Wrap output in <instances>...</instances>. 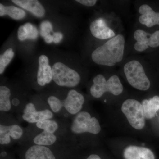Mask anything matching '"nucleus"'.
<instances>
[{"label": "nucleus", "instance_id": "obj_31", "mask_svg": "<svg viewBox=\"0 0 159 159\" xmlns=\"http://www.w3.org/2000/svg\"><path fill=\"white\" fill-rule=\"evenodd\" d=\"M86 159H101V158L97 155L92 154L90 155Z\"/></svg>", "mask_w": 159, "mask_h": 159}, {"label": "nucleus", "instance_id": "obj_28", "mask_svg": "<svg viewBox=\"0 0 159 159\" xmlns=\"http://www.w3.org/2000/svg\"><path fill=\"white\" fill-rule=\"evenodd\" d=\"M76 2L84 6L91 7L95 6L97 3V0H77Z\"/></svg>", "mask_w": 159, "mask_h": 159}, {"label": "nucleus", "instance_id": "obj_1", "mask_svg": "<svg viewBox=\"0 0 159 159\" xmlns=\"http://www.w3.org/2000/svg\"><path fill=\"white\" fill-rule=\"evenodd\" d=\"M125 43L123 35L118 34L94 50L92 59L99 65L113 66L123 59Z\"/></svg>", "mask_w": 159, "mask_h": 159}, {"label": "nucleus", "instance_id": "obj_17", "mask_svg": "<svg viewBox=\"0 0 159 159\" xmlns=\"http://www.w3.org/2000/svg\"><path fill=\"white\" fill-rule=\"evenodd\" d=\"M9 16L15 20H20L25 17L26 13L25 10L13 6H5L0 4V16Z\"/></svg>", "mask_w": 159, "mask_h": 159}, {"label": "nucleus", "instance_id": "obj_8", "mask_svg": "<svg viewBox=\"0 0 159 159\" xmlns=\"http://www.w3.org/2000/svg\"><path fill=\"white\" fill-rule=\"evenodd\" d=\"M62 101V107L69 114L77 115L80 112L84 102V98L82 94L76 90L69 91L66 97Z\"/></svg>", "mask_w": 159, "mask_h": 159}, {"label": "nucleus", "instance_id": "obj_13", "mask_svg": "<svg viewBox=\"0 0 159 159\" xmlns=\"http://www.w3.org/2000/svg\"><path fill=\"white\" fill-rule=\"evenodd\" d=\"M11 2L36 17H43L45 15V9L37 0H12Z\"/></svg>", "mask_w": 159, "mask_h": 159}, {"label": "nucleus", "instance_id": "obj_27", "mask_svg": "<svg viewBox=\"0 0 159 159\" xmlns=\"http://www.w3.org/2000/svg\"><path fill=\"white\" fill-rule=\"evenodd\" d=\"M18 38L20 41H24L29 38L28 31L25 26L24 25L20 26L18 30Z\"/></svg>", "mask_w": 159, "mask_h": 159}, {"label": "nucleus", "instance_id": "obj_16", "mask_svg": "<svg viewBox=\"0 0 159 159\" xmlns=\"http://www.w3.org/2000/svg\"><path fill=\"white\" fill-rule=\"evenodd\" d=\"M145 118L151 119L155 116L159 110V97L154 96L149 99H144L142 102Z\"/></svg>", "mask_w": 159, "mask_h": 159}, {"label": "nucleus", "instance_id": "obj_23", "mask_svg": "<svg viewBox=\"0 0 159 159\" xmlns=\"http://www.w3.org/2000/svg\"><path fill=\"white\" fill-rule=\"evenodd\" d=\"M47 102L52 112L54 113H58L63 108L61 99L55 96H50L47 99Z\"/></svg>", "mask_w": 159, "mask_h": 159}, {"label": "nucleus", "instance_id": "obj_25", "mask_svg": "<svg viewBox=\"0 0 159 159\" xmlns=\"http://www.w3.org/2000/svg\"><path fill=\"white\" fill-rule=\"evenodd\" d=\"M147 45L151 48H156L159 46V30L151 34L147 41Z\"/></svg>", "mask_w": 159, "mask_h": 159}, {"label": "nucleus", "instance_id": "obj_15", "mask_svg": "<svg viewBox=\"0 0 159 159\" xmlns=\"http://www.w3.org/2000/svg\"><path fill=\"white\" fill-rule=\"evenodd\" d=\"M25 159H56L50 148L46 146L34 145L26 152Z\"/></svg>", "mask_w": 159, "mask_h": 159}, {"label": "nucleus", "instance_id": "obj_3", "mask_svg": "<svg viewBox=\"0 0 159 159\" xmlns=\"http://www.w3.org/2000/svg\"><path fill=\"white\" fill-rule=\"evenodd\" d=\"M122 83L116 75L111 76L107 80L102 74L97 75L93 79V84L90 88L91 95L96 98L102 97L106 92L118 96L122 93Z\"/></svg>", "mask_w": 159, "mask_h": 159}, {"label": "nucleus", "instance_id": "obj_29", "mask_svg": "<svg viewBox=\"0 0 159 159\" xmlns=\"http://www.w3.org/2000/svg\"><path fill=\"white\" fill-rule=\"evenodd\" d=\"M53 36L54 37L53 42L56 44L60 43L63 38V35L62 33L59 32H55L53 34Z\"/></svg>", "mask_w": 159, "mask_h": 159}, {"label": "nucleus", "instance_id": "obj_4", "mask_svg": "<svg viewBox=\"0 0 159 159\" xmlns=\"http://www.w3.org/2000/svg\"><path fill=\"white\" fill-rule=\"evenodd\" d=\"M52 70L53 81L59 86L74 88L80 82L81 77L78 72L63 63H54Z\"/></svg>", "mask_w": 159, "mask_h": 159}, {"label": "nucleus", "instance_id": "obj_5", "mask_svg": "<svg viewBox=\"0 0 159 159\" xmlns=\"http://www.w3.org/2000/svg\"><path fill=\"white\" fill-rule=\"evenodd\" d=\"M71 130L76 134L89 133L97 134L100 132L101 126L97 118L91 117L89 112L83 111L80 112L74 117Z\"/></svg>", "mask_w": 159, "mask_h": 159}, {"label": "nucleus", "instance_id": "obj_32", "mask_svg": "<svg viewBox=\"0 0 159 159\" xmlns=\"http://www.w3.org/2000/svg\"><path fill=\"white\" fill-rule=\"evenodd\" d=\"M2 155L3 157H5L6 155V152H2Z\"/></svg>", "mask_w": 159, "mask_h": 159}, {"label": "nucleus", "instance_id": "obj_12", "mask_svg": "<svg viewBox=\"0 0 159 159\" xmlns=\"http://www.w3.org/2000/svg\"><path fill=\"white\" fill-rule=\"evenodd\" d=\"M139 22L146 27L150 28L156 25H159V12H156L147 5H143L139 7Z\"/></svg>", "mask_w": 159, "mask_h": 159}, {"label": "nucleus", "instance_id": "obj_21", "mask_svg": "<svg viewBox=\"0 0 159 159\" xmlns=\"http://www.w3.org/2000/svg\"><path fill=\"white\" fill-rule=\"evenodd\" d=\"M36 127L50 133L54 134L58 128V124L55 120L51 119H45L35 123Z\"/></svg>", "mask_w": 159, "mask_h": 159}, {"label": "nucleus", "instance_id": "obj_24", "mask_svg": "<svg viewBox=\"0 0 159 159\" xmlns=\"http://www.w3.org/2000/svg\"><path fill=\"white\" fill-rule=\"evenodd\" d=\"M53 27L51 23L48 21H44L42 22L40 25V35L44 38L52 31Z\"/></svg>", "mask_w": 159, "mask_h": 159}, {"label": "nucleus", "instance_id": "obj_18", "mask_svg": "<svg viewBox=\"0 0 159 159\" xmlns=\"http://www.w3.org/2000/svg\"><path fill=\"white\" fill-rule=\"evenodd\" d=\"M150 35L149 33L141 29H138L135 31L134 34V38L137 41L134 45L135 50L139 52H142L148 49V46L147 45V41L148 36Z\"/></svg>", "mask_w": 159, "mask_h": 159}, {"label": "nucleus", "instance_id": "obj_9", "mask_svg": "<svg viewBox=\"0 0 159 159\" xmlns=\"http://www.w3.org/2000/svg\"><path fill=\"white\" fill-rule=\"evenodd\" d=\"M38 64L37 82L40 86L44 87L53 80L52 67L49 64L48 57L44 54L39 56Z\"/></svg>", "mask_w": 159, "mask_h": 159}, {"label": "nucleus", "instance_id": "obj_11", "mask_svg": "<svg viewBox=\"0 0 159 159\" xmlns=\"http://www.w3.org/2000/svg\"><path fill=\"white\" fill-rule=\"evenodd\" d=\"M90 30L94 37L100 39H106L115 37L114 31L107 25L104 20L99 19L91 23Z\"/></svg>", "mask_w": 159, "mask_h": 159}, {"label": "nucleus", "instance_id": "obj_26", "mask_svg": "<svg viewBox=\"0 0 159 159\" xmlns=\"http://www.w3.org/2000/svg\"><path fill=\"white\" fill-rule=\"evenodd\" d=\"M28 31L29 38L30 39H35L37 38L38 35V31L37 29L31 23H28L24 25Z\"/></svg>", "mask_w": 159, "mask_h": 159}, {"label": "nucleus", "instance_id": "obj_14", "mask_svg": "<svg viewBox=\"0 0 159 159\" xmlns=\"http://www.w3.org/2000/svg\"><path fill=\"white\" fill-rule=\"evenodd\" d=\"M123 156L125 159H155L154 155L150 149L134 145L125 148Z\"/></svg>", "mask_w": 159, "mask_h": 159}, {"label": "nucleus", "instance_id": "obj_10", "mask_svg": "<svg viewBox=\"0 0 159 159\" xmlns=\"http://www.w3.org/2000/svg\"><path fill=\"white\" fill-rule=\"evenodd\" d=\"M24 130L17 124L11 125H0V144L8 145L11 142V138L15 140H19L22 137Z\"/></svg>", "mask_w": 159, "mask_h": 159}, {"label": "nucleus", "instance_id": "obj_30", "mask_svg": "<svg viewBox=\"0 0 159 159\" xmlns=\"http://www.w3.org/2000/svg\"><path fill=\"white\" fill-rule=\"evenodd\" d=\"M44 39L47 43H51L54 41V37L53 35H51V34H48L44 38Z\"/></svg>", "mask_w": 159, "mask_h": 159}, {"label": "nucleus", "instance_id": "obj_19", "mask_svg": "<svg viewBox=\"0 0 159 159\" xmlns=\"http://www.w3.org/2000/svg\"><path fill=\"white\" fill-rule=\"evenodd\" d=\"M57 141V137L55 134L45 130L38 134L33 139L34 145L46 146L54 145Z\"/></svg>", "mask_w": 159, "mask_h": 159}, {"label": "nucleus", "instance_id": "obj_22", "mask_svg": "<svg viewBox=\"0 0 159 159\" xmlns=\"http://www.w3.org/2000/svg\"><path fill=\"white\" fill-rule=\"evenodd\" d=\"M13 49L9 48L0 56V74H3L6 67L10 63L14 56Z\"/></svg>", "mask_w": 159, "mask_h": 159}, {"label": "nucleus", "instance_id": "obj_6", "mask_svg": "<svg viewBox=\"0 0 159 159\" xmlns=\"http://www.w3.org/2000/svg\"><path fill=\"white\" fill-rule=\"evenodd\" d=\"M122 111L130 125L135 129L140 130L145 125L143 107L138 100L128 99L122 103Z\"/></svg>", "mask_w": 159, "mask_h": 159}, {"label": "nucleus", "instance_id": "obj_2", "mask_svg": "<svg viewBox=\"0 0 159 159\" xmlns=\"http://www.w3.org/2000/svg\"><path fill=\"white\" fill-rule=\"evenodd\" d=\"M124 72L129 83L134 88L146 91L150 88V80L142 64L138 61H131L125 64Z\"/></svg>", "mask_w": 159, "mask_h": 159}, {"label": "nucleus", "instance_id": "obj_7", "mask_svg": "<svg viewBox=\"0 0 159 159\" xmlns=\"http://www.w3.org/2000/svg\"><path fill=\"white\" fill-rule=\"evenodd\" d=\"M53 116L52 111L48 109L37 111L34 103L29 102L23 110L22 117L24 121L29 123H36L45 119H52Z\"/></svg>", "mask_w": 159, "mask_h": 159}, {"label": "nucleus", "instance_id": "obj_20", "mask_svg": "<svg viewBox=\"0 0 159 159\" xmlns=\"http://www.w3.org/2000/svg\"><path fill=\"white\" fill-rule=\"evenodd\" d=\"M11 93L10 89L6 86L0 87V111L8 112L11 109V102L10 97Z\"/></svg>", "mask_w": 159, "mask_h": 159}]
</instances>
